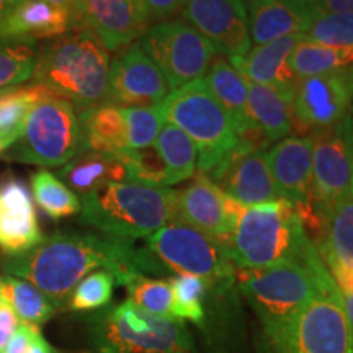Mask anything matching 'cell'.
Returning <instances> with one entry per match:
<instances>
[{"instance_id":"6da1fadb","label":"cell","mask_w":353,"mask_h":353,"mask_svg":"<svg viewBox=\"0 0 353 353\" xmlns=\"http://www.w3.org/2000/svg\"><path fill=\"white\" fill-rule=\"evenodd\" d=\"M6 275L30 281L63 311L76 286L97 270L112 273L118 285L130 273L159 272L149 250L131 241L79 232H56L20 252H6L0 260Z\"/></svg>"},{"instance_id":"7a4b0ae2","label":"cell","mask_w":353,"mask_h":353,"mask_svg":"<svg viewBox=\"0 0 353 353\" xmlns=\"http://www.w3.org/2000/svg\"><path fill=\"white\" fill-rule=\"evenodd\" d=\"M223 249L244 270L307 262L317 254L293 203L278 200L242 206Z\"/></svg>"},{"instance_id":"3957f363","label":"cell","mask_w":353,"mask_h":353,"mask_svg":"<svg viewBox=\"0 0 353 353\" xmlns=\"http://www.w3.org/2000/svg\"><path fill=\"white\" fill-rule=\"evenodd\" d=\"M110 52L90 32H69L38 51L33 83L79 113L107 103Z\"/></svg>"},{"instance_id":"277c9868","label":"cell","mask_w":353,"mask_h":353,"mask_svg":"<svg viewBox=\"0 0 353 353\" xmlns=\"http://www.w3.org/2000/svg\"><path fill=\"white\" fill-rule=\"evenodd\" d=\"M175 190L113 182L81 198L79 221L114 239H148L175 221Z\"/></svg>"},{"instance_id":"5b68a950","label":"cell","mask_w":353,"mask_h":353,"mask_svg":"<svg viewBox=\"0 0 353 353\" xmlns=\"http://www.w3.org/2000/svg\"><path fill=\"white\" fill-rule=\"evenodd\" d=\"M327 267L319 250L307 262H288L267 268L236 272L241 293L255 309L263 327V342L270 341L314 296Z\"/></svg>"},{"instance_id":"8992f818","label":"cell","mask_w":353,"mask_h":353,"mask_svg":"<svg viewBox=\"0 0 353 353\" xmlns=\"http://www.w3.org/2000/svg\"><path fill=\"white\" fill-rule=\"evenodd\" d=\"M164 123L182 130L198 149L196 167L210 176L241 148L242 138L231 117L205 85L203 79L172 90L159 105Z\"/></svg>"},{"instance_id":"52a82bcc","label":"cell","mask_w":353,"mask_h":353,"mask_svg":"<svg viewBox=\"0 0 353 353\" xmlns=\"http://www.w3.org/2000/svg\"><path fill=\"white\" fill-rule=\"evenodd\" d=\"M92 342L99 353H193L183 321L157 317L126 301L94 317Z\"/></svg>"},{"instance_id":"ba28073f","label":"cell","mask_w":353,"mask_h":353,"mask_svg":"<svg viewBox=\"0 0 353 353\" xmlns=\"http://www.w3.org/2000/svg\"><path fill=\"white\" fill-rule=\"evenodd\" d=\"M265 353H353V334L330 272L301 311L265 342Z\"/></svg>"},{"instance_id":"9c48e42d","label":"cell","mask_w":353,"mask_h":353,"mask_svg":"<svg viewBox=\"0 0 353 353\" xmlns=\"http://www.w3.org/2000/svg\"><path fill=\"white\" fill-rule=\"evenodd\" d=\"M82 151V126L76 107L57 97H46L34 105L20 138L2 156L21 164L63 167Z\"/></svg>"},{"instance_id":"30bf717a","label":"cell","mask_w":353,"mask_h":353,"mask_svg":"<svg viewBox=\"0 0 353 353\" xmlns=\"http://www.w3.org/2000/svg\"><path fill=\"white\" fill-rule=\"evenodd\" d=\"M149 254L176 275H195L210 290H228L236 281V268L218 241L188 224L172 221L145 241Z\"/></svg>"},{"instance_id":"8fae6325","label":"cell","mask_w":353,"mask_h":353,"mask_svg":"<svg viewBox=\"0 0 353 353\" xmlns=\"http://www.w3.org/2000/svg\"><path fill=\"white\" fill-rule=\"evenodd\" d=\"M141 48L161 69L170 92L203 79L214 59V46L187 21H159L141 38Z\"/></svg>"},{"instance_id":"7c38bea8","label":"cell","mask_w":353,"mask_h":353,"mask_svg":"<svg viewBox=\"0 0 353 353\" xmlns=\"http://www.w3.org/2000/svg\"><path fill=\"white\" fill-rule=\"evenodd\" d=\"M312 206L322 218L352 196L353 120L312 134Z\"/></svg>"},{"instance_id":"4fadbf2b","label":"cell","mask_w":353,"mask_h":353,"mask_svg":"<svg viewBox=\"0 0 353 353\" xmlns=\"http://www.w3.org/2000/svg\"><path fill=\"white\" fill-rule=\"evenodd\" d=\"M312 136L281 139L265 154L278 196L293 203L307 223L319 229L321 221L312 206Z\"/></svg>"},{"instance_id":"5bb4252c","label":"cell","mask_w":353,"mask_h":353,"mask_svg":"<svg viewBox=\"0 0 353 353\" xmlns=\"http://www.w3.org/2000/svg\"><path fill=\"white\" fill-rule=\"evenodd\" d=\"M170 94L161 69L145 54L139 43L121 50L110 64L107 103L121 108L156 107Z\"/></svg>"},{"instance_id":"9a60e30c","label":"cell","mask_w":353,"mask_h":353,"mask_svg":"<svg viewBox=\"0 0 353 353\" xmlns=\"http://www.w3.org/2000/svg\"><path fill=\"white\" fill-rule=\"evenodd\" d=\"M353 88L345 69L301 79L293 94V114L311 131L332 130L350 117Z\"/></svg>"},{"instance_id":"2e32d148","label":"cell","mask_w":353,"mask_h":353,"mask_svg":"<svg viewBox=\"0 0 353 353\" xmlns=\"http://www.w3.org/2000/svg\"><path fill=\"white\" fill-rule=\"evenodd\" d=\"M180 13L229 59L244 56L252 46L244 0H185Z\"/></svg>"},{"instance_id":"e0dca14e","label":"cell","mask_w":353,"mask_h":353,"mask_svg":"<svg viewBox=\"0 0 353 353\" xmlns=\"http://www.w3.org/2000/svg\"><path fill=\"white\" fill-rule=\"evenodd\" d=\"M254 131L241 136V148L208 176L226 195L244 206H255L280 198L265 152L260 151L255 139L250 138Z\"/></svg>"},{"instance_id":"ac0fdd59","label":"cell","mask_w":353,"mask_h":353,"mask_svg":"<svg viewBox=\"0 0 353 353\" xmlns=\"http://www.w3.org/2000/svg\"><path fill=\"white\" fill-rule=\"evenodd\" d=\"M242 206L213 180L198 174L192 183L176 192L175 221L198 229L223 245Z\"/></svg>"},{"instance_id":"d6986e66","label":"cell","mask_w":353,"mask_h":353,"mask_svg":"<svg viewBox=\"0 0 353 353\" xmlns=\"http://www.w3.org/2000/svg\"><path fill=\"white\" fill-rule=\"evenodd\" d=\"M149 23L141 19L130 0H83L77 23L70 32L94 33L107 51H120L148 32Z\"/></svg>"},{"instance_id":"ffe728a7","label":"cell","mask_w":353,"mask_h":353,"mask_svg":"<svg viewBox=\"0 0 353 353\" xmlns=\"http://www.w3.org/2000/svg\"><path fill=\"white\" fill-rule=\"evenodd\" d=\"M301 39L303 34L278 38L275 41L254 46L244 56L231 57L229 63L239 70L247 81L270 85L293 95L299 79L291 69L290 57Z\"/></svg>"},{"instance_id":"44dd1931","label":"cell","mask_w":353,"mask_h":353,"mask_svg":"<svg viewBox=\"0 0 353 353\" xmlns=\"http://www.w3.org/2000/svg\"><path fill=\"white\" fill-rule=\"evenodd\" d=\"M43 239L32 193L20 180L0 187V245L6 252H20Z\"/></svg>"},{"instance_id":"7402d4cb","label":"cell","mask_w":353,"mask_h":353,"mask_svg":"<svg viewBox=\"0 0 353 353\" xmlns=\"http://www.w3.org/2000/svg\"><path fill=\"white\" fill-rule=\"evenodd\" d=\"M69 32V12L48 0H21L0 19V39L37 43Z\"/></svg>"},{"instance_id":"603a6c76","label":"cell","mask_w":353,"mask_h":353,"mask_svg":"<svg viewBox=\"0 0 353 353\" xmlns=\"http://www.w3.org/2000/svg\"><path fill=\"white\" fill-rule=\"evenodd\" d=\"M247 112L250 128L267 141L283 139L293 128V95L247 81Z\"/></svg>"},{"instance_id":"cb8c5ba5","label":"cell","mask_w":353,"mask_h":353,"mask_svg":"<svg viewBox=\"0 0 353 353\" xmlns=\"http://www.w3.org/2000/svg\"><path fill=\"white\" fill-rule=\"evenodd\" d=\"M250 43L254 46L290 34H304L312 17L285 6L280 0H244Z\"/></svg>"},{"instance_id":"d4e9b609","label":"cell","mask_w":353,"mask_h":353,"mask_svg":"<svg viewBox=\"0 0 353 353\" xmlns=\"http://www.w3.org/2000/svg\"><path fill=\"white\" fill-rule=\"evenodd\" d=\"M57 179L83 196L108 183L126 182V167L121 156L82 151L61 167Z\"/></svg>"},{"instance_id":"484cf974","label":"cell","mask_w":353,"mask_h":353,"mask_svg":"<svg viewBox=\"0 0 353 353\" xmlns=\"http://www.w3.org/2000/svg\"><path fill=\"white\" fill-rule=\"evenodd\" d=\"M83 151L114 154L128 151V130L121 107L103 103L79 113Z\"/></svg>"},{"instance_id":"4316f807","label":"cell","mask_w":353,"mask_h":353,"mask_svg":"<svg viewBox=\"0 0 353 353\" xmlns=\"http://www.w3.org/2000/svg\"><path fill=\"white\" fill-rule=\"evenodd\" d=\"M205 85L226 110L241 136L252 131L247 112V81L244 76L229 63L226 57L213 59L208 72L203 77Z\"/></svg>"},{"instance_id":"83f0119b","label":"cell","mask_w":353,"mask_h":353,"mask_svg":"<svg viewBox=\"0 0 353 353\" xmlns=\"http://www.w3.org/2000/svg\"><path fill=\"white\" fill-rule=\"evenodd\" d=\"M0 293L23 325L39 329V325L50 321L59 311L37 286L6 273L0 275Z\"/></svg>"},{"instance_id":"f1b7e54d","label":"cell","mask_w":353,"mask_h":353,"mask_svg":"<svg viewBox=\"0 0 353 353\" xmlns=\"http://www.w3.org/2000/svg\"><path fill=\"white\" fill-rule=\"evenodd\" d=\"M290 64L296 77L301 79L339 72L353 64V48H332L301 39L291 52Z\"/></svg>"},{"instance_id":"f546056e","label":"cell","mask_w":353,"mask_h":353,"mask_svg":"<svg viewBox=\"0 0 353 353\" xmlns=\"http://www.w3.org/2000/svg\"><path fill=\"white\" fill-rule=\"evenodd\" d=\"M156 145L167 169V187L180 183L195 174L198 149L195 143L179 128L164 123L159 132Z\"/></svg>"},{"instance_id":"4dcf8cb0","label":"cell","mask_w":353,"mask_h":353,"mask_svg":"<svg viewBox=\"0 0 353 353\" xmlns=\"http://www.w3.org/2000/svg\"><path fill=\"white\" fill-rule=\"evenodd\" d=\"M316 247L321 257L353 263V198L342 201L322 218L321 241Z\"/></svg>"},{"instance_id":"1f68e13d","label":"cell","mask_w":353,"mask_h":353,"mask_svg":"<svg viewBox=\"0 0 353 353\" xmlns=\"http://www.w3.org/2000/svg\"><path fill=\"white\" fill-rule=\"evenodd\" d=\"M32 195L39 208L52 219L81 213V198L50 170H39L32 175Z\"/></svg>"},{"instance_id":"d6a6232c","label":"cell","mask_w":353,"mask_h":353,"mask_svg":"<svg viewBox=\"0 0 353 353\" xmlns=\"http://www.w3.org/2000/svg\"><path fill=\"white\" fill-rule=\"evenodd\" d=\"M128 291V301L143 311L165 319H176L174 314V294L169 281L154 280L143 273H130L121 281Z\"/></svg>"},{"instance_id":"836d02e7","label":"cell","mask_w":353,"mask_h":353,"mask_svg":"<svg viewBox=\"0 0 353 353\" xmlns=\"http://www.w3.org/2000/svg\"><path fill=\"white\" fill-rule=\"evenodd\" d=\"M37 43L0 39V88L30 81L37 68Z\"/></svg>"},{"instance_id":"e575fe53","label":"cell","mask_w":353,"mask_h":353,"mask_svg":"<svg viewBox=\"0 0 353 353\" xmlns=\"http://www.w3.org/2000/svg\"><path fill=\"white\" fill-rule=\"evenodd\" d=\"M174 294V314L180 321H192L195 324L205 322V298L210 286L195 275H175L169 280Z\"/></svg>"},{"instance_id":"d590c367","label":"cell","mask_w":353,"mask_h":353,"mask_svg":"<svg viewBox=\"0 0 353 353\" xmlns=\"http://www.w3.org/2000/svg\"><path fill=\"white\" fill-rule=\"evenodd\" d=\"M120 156L126 167V182L167 187V169L156 144L143 149H128Z\"/></svg>"},{"instance_id":"8d00e7d4","label":"cell","mask_w":353,"mask_h":353,"mask_svg":"<svg viewBox=\"0 0 353 353\" xmlns=\"http://www.w3.org/2000/svg\"><path fill=\"white\" fill-rule=\"evenodd\" d=\"M51 95L46 88L38 83L19 85L6 100L0 101V132H19L23 131L25 121L34 105L39 100Z\"/></svg>"},{"instance_id":"74e56055","label":"cell","mask_w":353,"mask_h":353,"mask_svg":"<svg viewBox=\"0 0 353 353\" xmlns=\"http://www.w3.org/2000/svg\"><path fill=\"white\" fill-rule=\"evenodd\" d=\"M303 38L324 46L353 48V12L314 13Z\"/></svg>"},{"instance_id":"f35d334b","label":"cell","mask_w":353,"mask_h":353,"mask_svg":"<svg viewBox=\"0 0 353 353\" xmlns=\"http://www.w3.org/2000/svg\"><path fill=\"white\" fill-rule=\"evenodd\" d=\"M114 285H117V280L110 272H92L74 288L68 301V307L72 311H94V309L107 306L112 301Z\"/></svg>"},{"instance_id":"ab89813d","label":"cell","mask_w":353,"mask_h":353,"mask_svg":"<svg viewBox=\"0 0 353 353\" xmlns=\"http://www.w3.org/2000/svg\"><path fill=\"white\" fill-rule=\"evenodd\" d=\"M128 130V148L143 149L156 144L159 132L164 126L159 105L156 107L123 108Z\"/></svg>"},{"instance_id":"60d3db41","label":"cell","mask_w":353,"mask_h":353,"mask_svg":"<svg viewBox=\"0 0 353 353\" xmlns=\"http://www.w3.org/2000/svg\"><path fill=\"white\" fill-rule=\"evenodd\" d=\"M321 259L325 263V267H327L330 275H332L339 291H341L343 309H345L348 324H350L353 334V263L341 262V260L332 257Z\"/></svg>"},{"instance_id":"b9f144b4","label":"cell","mask_w":353,"mask_h":353,"mask_svg":"<svg viewBox=\"0 0 353 353\" xmlns=\"http://www.w3.org/2000/svg\"><path fill=\"white\" fill-rule=\"evenodd\" d=\"M185 0H143V7L149 21H165L182 12Z\"/></svg>"},{"instance_id":"7bdbcfd3","label":"cell","mask_w":353,"mask_h":353,"mask_svg":"<svg viewBox=\"0 0 353 353\" xmlns=\"http://www.w3.org/2000/svg\"><path fill=\"white\" fill-rule=\"evenodd\" d=\"M39 332V329L32 327V325H23L20 324L19 329L15 330V334L12 335V339L8 341L6 350L2 353H26L30 345H32L34 335Z\"/></svg>"},{"instance_id":"ee69618b","label":"cell","mask_w":353,"mask_h":353,"mask_svg":"<svg viewBox=\"0 0 353 353\" xmlns=\"http://www.w3.org/2000/svg\"><path fill=\"white\" fill-rule=\"evenodd\" d=\"M19 317L15 316V312L12 311L8 304H3L0 307V353L6 350L8 341L15 334V330L19 329Z\"/></svg>"},{"instance_id":"f6af8a7d","label":"cell","mask_w":353,"mask_h":353,"mask_svg":"<svg viewBox=\"0 0 353 353\" xmlns=\"http://www.w3.org/2000/svg\"><path fill=\"white\" fill-rule=\"evenodd\" d=\"M353 12V0H322L314 13H348Z\"/></svg>"},{"instance_id":"bcb514c9","label":"cell","mask_w":353,"mask_h":353,"mask_svg":"<svg viewBox=\"0 0 353 353\" xmlns=\"http://www.w3.org/2000/svg\"><path fill=\"white\" fill-rule=\"evenodd\" d=\"M285 6H288L294 10L304 13V15L314 17V12L322 0H280Z\"/></svg>"},{"instance_id":"7dc6e473","label":"cell","mask_w":353,"mask_h":353,"mask_svg":"<svg viewBox=\"0 0 353 353\" xmlns=\"http://www.w3.org/2000/svg\"><path fill=\"white\" fill-rule=\"evenodd\" d=\"M26 353H63V352H61L59 348L52 347L51 343L43 337V334L38 332L37 335H34L32 345H30L28 352Z\"/></svg>"},{"instance_id":"c3c4849f","label":"cell","mask_w":353,"mask_h":353,"mask_svg":"<svg viewBox=\"0 0 353 353\" xmlns=\"http://www.w3.org/2000/svg\"><path fill=\"white\" fill-rule=\"evenodd\" d=\"M83 7V0H68V10L70 15V30L74 28V25L77 23L79 17H81Z\"/></svg>"},{"instance_id":"681fc988","label":"cell","mask_w":353,"mask_h":353,"mask_svg":"<svg viewBox=\"0 0 353 353\" xmlns=\"http://www.w3.org/2000/svg\"><path fill=\"white\" fill-rule=\"evenodd\" d=\"M19 138V132H0V156H2L12 144H15V141Z\"/></svg>"},{"instance_id":"f907efd6","label":"cell","mask_w":353,"mask_h":353,"mask_svg":"<svg viewBox=\"0 0 353 353\" xmlns=\"http://www.w3.org/2000/svg\"><path fill=\"white\" fill-rule=\"evenodd\" d=\"M20 2L21 0H0V19H2L7 12H10L12 8Z\"/></svg>"},{"instance_id":"816d5d0a","label":"cell","mask_w":353,"mask_h":353,"mask_svg":"<svg viewBox=\"0 0 353 353\" xmlns=\"http://www.w3.org/2000/svg\"><path fill=\"white\" fill-rule=\"evenodd\" d=\"M130 2L132 3V7L136 8V12L139 13L141 19H144L149 23V19H148V15H145V10H144V7H143V0H130Z\"/></svg>"},{"instance_id":"f5cc1de1","label":"cell","mask_w":353,"mask_h":353,"mask_svg":"<svg viewBox=\"0 0 353 353\" xmlns=\"http://www.w3.org/2000/svg\"><path fill=\"white\" fill-rule=\"evenodd\" d=\"M17 87H19V85H17ZM17 87H3V88H0V101H3V100H6L7 97L10 95L12 92L15 90Z\"/></svg>"},{"instance_id":"db71d44e","label":"cell","mask_w":353,"mask_h":353,"mask_svg":"<svg viewBox=\"0 0 353 353\" xmlns=\"http://www.w3.org/2000/svg\"><path fill=\"white\" fill-rule=\"evenodd\" d=\"M48 2L54 3V6H59V7H63V8H65V10H68V0H48Z\"/></svg>"},{"instance_id":"11a10c76","label":"cell","mask_w":353,"mask_h":353,"mask_svg":"<svg viewBox=\"0 0 353 353\" xmlns=\"http://www.w3.org/2000/svg\"><path fill=\"white\" fill-rule=\"evenodd\" d=\"M345 74H347V77H348V82H350V85L353 88V64L350 65V68L345 69Z\"/></svg>"},{"instance_id":"9f6ffc18","label":"cell","mask_w":353,"mask_h":353,"mask_svg":"<svg viewBox=\"0 0 353 353\" xmlns=\"http://www.w3.org/2000/svg\"><path fill=\"white\" fill-rule=\"evenodd\" d=\"M3 304H6V301H3V298H2V293H0V307H2Z\"/></svg>"},{"instance_id":"6f0895ef","label":"cell","mask_w":353,"mask_h":353,"mask_svg":"<svg viewBox=\"0 0 353 353\" xmlns=\"http://www.w3.org/2000/svg\"><path fill=\"white\" fill-rule=\"evenodd\" d=\"M350 198H353V174H352V196Z\"/></svg>"}]
</instances>
